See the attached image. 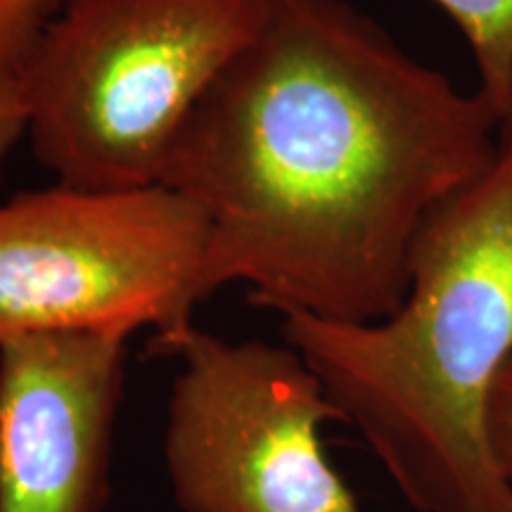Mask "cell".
<instances>
[{"label": "cell", "mask_w": 512, "mask_h": 512, "mask_svg": "<svg viewBox=\"0 0 512 512\" xmlns=\"http://www.w3.org/2000/svg\"><path fill=\"white\" fill-rule=\"evenodd\" d=\"M162 356L181 363L162 437L181 512H361L323 446L339 415L292 347L192 325Z\"/></svg>", "instance_id": "obj_5"}, {"label": "cell", "mask_w": 512, "mask_h": 512, "mask_svg": "<svg viewBox=\"0 0 512 512\" xmlns=\"http://www.w3.org/2000/svg\"><path fill=\"white\" fill-rule=\"evenodd\" d=\"M505 121L349 0H268L178 133L159 185L207 219L200 302L377 323L420 230L491 169Z\"/></svg>", "instance_id": "obj_1"}, {"label": "cell", "mask_w": 512, "mask_h": 512, "mask_svg": "<svg viewBox=\"0 0 512 512\" xmlns=\"http://www.w3.org/2000/svg\"><path fill=\"white\" fill-rule=\"evenodd\" d=\"M280 332L415 512H512L486 441V403L512 358V119L494 166L420 230L392 316L290 311Z\"/></svg>", "instance_id": "obj_2"}, {"label": "cell", "mask_w": 512, "mask_h": 512, "mask_svg": "<svg viewBox=\"0 0 512 512\" xmlns=\"http://www.w3.org/2000/svg\"><path fill=\"white\" fill-rule=\"evenodd\" d=\"M467 41L477 91L505 124L512 119V0H434Z\"/></svg>", "instance_id": "obj_7"}, {"label": "cell", "mask_w": 512, "mask_h": 512, "mask_svg": "<svg viewBox=\"0 0 512 512\" xmlns=\"http://www.w3.org/2000/svg\"><path fill=\"white\" fill-rule=\"evenodd\" d=\"M67 0H0V76H17Z\"/></svg>", "instance_id": "obj_8"}, {"label": "cell", "mask_w": 512, "mask_h": 512, "mask_svg": "<svg viewBox=\"0 0 512 512\" xmlns=\"http://www.w3.org/2000/svg\"><path fill=\"white\" fill-rule=\"evenodd\" d=\"M29 107L19 76H0V183L3 166L15 145L27 136Z\"/></svg>", "instance_id": "obj_10"}, {"label": "cell", "mask_w": 512, "mask_h": 512, "mask_svg": "<svg viewBox=\"0 0 512 512\" xmlns=\"http://www.w3.org/2000/svg\"><path fill=\"white\" fill-rule=\"evenodd\" d=\"M486 441L498 475L512 489V358L498 373L486 403Z\"/></svg>", "instance_id": "obj_9"}, {"label": "cell", "mask_w": 512, "mask_h": 512, "mask_svg": "<svg viewBox=\"0 0 512 512\" xmlns=\"http://www.w3.org/2000/svg\"><path fill=\"white\" fill-rule=\"evenodd\" d=\"M268 0H67L19 81L31 150L55 183L162 181L178 133L264 22Z\"/></svg>", "instance_id": "obj_3"}, {"label": "cell", "mask_w": 512, "mask_h": 512, "mask_svg": "<svg viewBox=\"0 0 512 512\" xmlns=\"http://www.w3.org/2000/svg\"><path fill=\"white\" fill-rule=\"evenodd\" d=\"M126 363L117 332L0 344V512H105Z\"/></svg>", "instance_id": "obj_6"}, {"label": "cell", "mask_w": 512, "mask_h": 512, "mask_svg": "<svg viewBox=\"0 0 512 512\" xmlns=\"http://www.w3.org/2000/svg\"><path fill=\"white\" fill-rule=\"evenodd\" d=\"M207 235L200 207L164 185L19 192L0 204V344L150 328L162 354L195 325Z\"/></svg>", "instance_id": "obj_4"}]
</instances>
